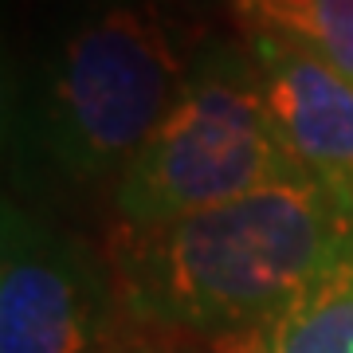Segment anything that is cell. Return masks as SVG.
<instances>
[{"label":"cell","instance_id":"cell-4","mask_svg":"<svg viewBox=\"0 0 353 353\" xmlns=\"http://www.w3.org/2000/svg\"><path fill=\"white\" fill-rule=\"evenodd\" d=\"M118 303L114 283L79 240L4 212L0 255V353H94Z\"/></svg>","mask_w":353,"mask_h":353},{"label":"cell","instance_id":"cell-2","mask_svg":"<svg viewBox=\"0 0 353 353\" xmlns=\"http://www.w3.org/2000/svg\"><path fill=\"white\" fill-rule=\"evenodd\" d=\"M267 114L248 43H220L189 71L185 94L118 173L122 228L169 224L299 176Z\"/></svg>","mask_w":353,"mask_h":353},{"label":"cell","instance_id":"cell-6","mask_svg":"<svg viewBox=\"0 0 353 353\" xmlns=\"http://www.w3.org/2000/svg\"><path fill=\"white\" fill-rule=\"evenodd\" d=\"M220 353H353V252L263 326L220 341Z\"/></svg>","mask_w":353,"mask_h":353},{"label":"cell","instance_id":"cell-8","mask_svg":"<svg viewBox=\"0 0 353 353\" xmlns=\"http://www.w3.org/2000/svg\"><path fill=\"white\" fill-rule=\"evenodd\" d=\"M232 4H236V0H232Z\"/></svg>","mask_w":353,"mask_h":353},{"label":"cell","instance_id":"cell-7","mask_svg":"<svg viewBox=\"0 0 353 353\" xmlns=\"http://www.w3.org/2000/svg\"><path fill=\"white\" fill-rule=\"evenodd\" d=\"M240 24H267L303 39L353 83V0H236Z\"/></svg>","mask_w":353,"mask_h":353},{"label":"cell","instance_id":"cell-3","mask_svg":"<svg viewBox=\"0 0 353 353\" xmlns=\"http://www.w3.org/2000/svg\"><path fill=\"white\" fill-rule=\"evenodd\" d=\"M192 67L145 4H114L67 39L51 87V150L75 176L122 173L173 110Z\"/></svg>","mask_w":353,"mask_h":353},{"label":"cell","instance_id":"cell-1","mask_svg":"<svg viewBox=\"0 0 353 353\" xmlns=\"http://www.w3.org/2000/svg\"><path fill=\"white\" fill-rule=\"evenodd\" d=\"M353 252V216L306 173L153 228H118L114 290L134 322L228 341Z\"/></svg>","mask_w":353,"mask_h":353},{"label":"cell","instance_id":"cell-5","mask_svg":"<svg viewBox=\"0 0 353 353\" xmlns=\"http://www.w3.org/2000/svg\"><path fill=\"white\" fill-rule=\"evenodd\" d=\"M267 114L290 161L353 216V83L303 39L243 24Z\"/></svg>","mask_w":353,"mask_h":353}]
</instances>
